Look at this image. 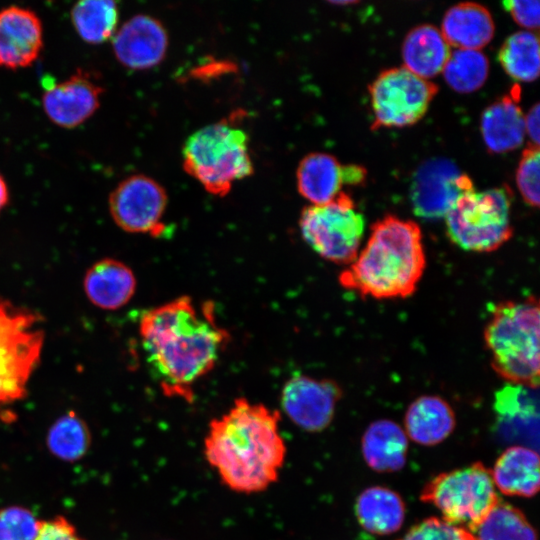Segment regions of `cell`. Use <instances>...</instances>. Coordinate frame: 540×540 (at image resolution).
Returning <instances> with one entry per match:
<instances>
[{
  "instance_id": "1",
  "label": "cell",
  "mask_w": 540,
  "mask_h": 540,
  "mask_svg": "<svg viewBox=\"0 0 540 540\" xmlns=\"http://www.w3.org/2000/svg\"><path fill=\"white\" fill-rule=\"evenodd\" d=\"M139 331L163 393L186 401L193 399V386L214 368L229 338L216 322L213 305L197 307L188 296L144 312Z\"/></svg>"
},
{
  "instance_id": "2",
  "label": "cell",
  "mask_w": 540,
  "mask_h": 540,
  "mask_svg": "<svg viewBox=\"0 0 540 540\" xmlns=\"http://www.w3.org/2000/svg\"><path fill=\"white\" fill-rule=\"evenodd\" d=\"M279 423L277 410L245 398L210 422L204 455L226 487L253 494L277 481L287 452Z\"/></svg>"
},
{
  "instance_id": "3",
  "label": "cell",
  "mask_w": 540,
  "mask_h": 540,
  "mask_svg": "<svg viewBox=\"0 0 540 540\" xmlns=\"http://www.w3.org/2000/svg\"><path fill=\"white\" fill-rule=\"evenodd\" d=\"M425 266L420 227L387 215L373 223L366 245L341 272L339 282L362 297L406 298L417 289Z\"/></svg>"
},
{
  "instance_id": "4",
  "label": "cell",
  "mask_w": 540,
  "mask_h": 540,
  "mask_svg": "<svg viewBox=\"0 0 540 540\" xmlns=\"http://www.w3.org/2000/svg\"><path fill=\"white\" fill-rule=\"evenodd\" d=\"M539 302L535 297L493 307L484 341L493 370L509 384H539Z\"/></svg>"
},
{
  "instance_id": "5",
  "label": "cell",
  "mask_w": 540,
  "mask_h": 540,
  "mask_svg": "<svg viewBox=\"0 0 540 540\" xmlns=\"http://www.w3.org/2000/svg\"><path fill=\"white\" fill-rule=\"evenodd\" d=\"M182 154L186 172L213 195H226L236 181L253 173L248 135L228 120L194 132Z\"/></svg>"
},
{
  "instance_id": "6",
  "label": "cell",
  "mask_w": 540,
  "mask_h": 540,
  "mask_svg": "<svg viewBox=\"0 0 540 540\" xmlns=\"http://www.w3.org/2000/svg\"><path fill=\"white\" fill-rule=\"evenodd\" d=\"M511 201L512 193L506 187L463 194L445 216L449 238L468 251L500 248L513 234Z\"/></svg>"
},
{
  "instance_id": "7",
  "label": "cell",
  "mask_w": 540,
  "mask_h": 540,
  "mask_svg": "<svg viewBox=\"0 0 540 540\" xmlns=\"http://www.w3.org/2000/svg\"><path fill=\"white\" fill-rule=\"evenodd\" d=\"M39 322L36 313L0 301V411L27 394L44 343Z\"/></svg>"
},
{
  "instance_id": "8",
  "label": "cell",
  "mask_w": 540,
  "mask_h": 540,
  "mask_svg": "<svg viewBox=\"0 0 540 540\" xmlns=\"http://www.w3.org/2000/svg\"><path fill=\"white\" fill-rule=\"evenodd\" d=\"M420 499L434 505L446 521L472 533L500 502L491 472L480 462L437 475Z\"/></svg>"
},
{
  "instance_id": "9",
  "label": "cell",
  "mask_w": 540,
  "mask_h": 540,
  "mask_svg": "<svg viewBox=\"0 0 540 540\" xmlns=\"http://www.w3.org/2000/svg\"><path fill=\"white\" fill-rule=\"evenodd\" d=\"M299 227L303 240L319 256L349 265L359 253L365 219L352 198L342 191L328 203L303 209Z\"/></svg>"
},
{
  "instance_id": "10",
  "label": "cell",
  "mask_w": 540,
  "mask_h": 540,
  "mask_svg": "<svg viewBox=\"0 0 540 540\" xmlns=\"http://www.w3.org/2000/svg\"><path fill=\"white\" fill-rule=\"evenodd\" d=\"M437 91L436 84L404 66L382 71L369 86L374 113L372 128L416 123L425 115Z\"/></svg>"
},
{
  "instance_id": "11",
  "label": "cell",
  "mask_w": 540,
  "mask_h": 540,
  "mask_svg": "<svg viewBox=\"0 0 540 540\" xmlns=\"http://www.w3.org/2000/svg\"><path fill=\"white\" fill-rule=\"evenodd\" d=\"M167 202V193L157 181L141 174L131 175L111 192L109 211L122 230L157 237L164 232L162 218Z\"/></svg>"
},
{
  "instance_id": "12",
  "label": "cell",
  "mask_w": 540,
  "mask_h": 540,
  "mask_svg": "<svg viewBox=\"0 0 540 540\" xmlns=\"http://www.w3.org/2000/svg\"><path fill=\"white\" fill-rule=\"evenodd\" d=\"M474 190L469 176L445 158L424 161L414 172L410 188L413 211L425 219L445 217L457 199Z\"/></svg>"
},
{
  "instance_id": "13",
  "label": "cell",
  "mask_w": 540,
  "mask_h": 540,
  "mask_svg": "<svg viewBox=\"0 0 540 540\" xmlns=\"http://www.w3.org/2000/svg\"><path fill=\"white\" fill-rule=\"evenodd\" d=\"M341 394L340 386L332 380L299 374L285 383L281 406L296 426L307 432H319L331 423Z\"/></svg>"
},
{
  "instance_id": "14",
  "label": "cell",
  "mask_w": 540,
  "mask_h": 540,
  "mask_svg": "<svg viewBox=\"0 0 540 540\" xmlns=\"http://www.w3.org/2000/svg\"><path fill=\"white\" fill-rule=\"evenodd\" d=\"M42 104L47 117L63 128H74L89 119L100 105L102 87L89 73L77 71L59 83L44 85Z\"/></svg>"
},
{
  "instance_id": "15",
  "label": "cell",
  "mask_w": 540,
  "mask_h": 540,
  "mask_svg": "<svg viewBox=\"0 0 540 540\" xmlns=\"http://www.w3.org/2000/svg\"><path fill=\"white\" fill-rule=\"evenodd\" d=\"M366 178L362 166L341 164L333 155L313 152L300 161L296 171L299 193L311 205H321L334 200L343 185H360Z\"/></svg>"
},
{
  "instance_id": "16",
  "label": "cell",
  "mask_w": 540,
  "mask_h": 540,
  "mask_svg": "<svg viewBox=\"0 0 540 540\" xmlns=\"http://www.w3.org/2000/svg\"><path fill=\"white\" fill-rule=\"evenodd\" d=\"M112 47L122 65L145 70L163 60L168 48V35L160 21L140 14L128 19L116 30Z\"/></svg>"
},
{
  "instance_id": "17",
  "label": "cell",
  "mask_w": 540,
  "mask_h": 540,
  "mask_svg": "<svg viewBox=\"0 0 540 540\" xmlns=\"http://www.w3.org/2000/svg\"><path fill=\"white\" fill-rule=\"evenodd\" d=\"M42 46V23L35 12L14 5L0 10V66L27 67L37 59Z\"/></svg>"
},
{
  "instance_id": "18",
  "label": "cell",
  "mask_w": 540,
  "mask_h": 540,
  "mask_svg": "<svg viewBox=\"0 0 540 540\" xmlns=\"http://www.w3.org/2000/svg\"><path fill=\"white\" fill-rule=\"evenodd\" d=\"M520 87L489 105L482 113L480 128L488 151L504 153L518 148L525 137L524 114L519 107Z\"/></svg>"
},
{
  "instance_id": "19",
  "label": "cell",
  "mask_w": 540,
  "mask_h": 540,
  "mask_svg": "<svg viewBox=\"0 0 540 540\" xmlns=\"http://www.w3.org/2000/svg\"><path fill=\"white\" fill-rule=\"evenodd\" d=\"M89 301L104 310H116L126 305L136 290V278L123 262L105 258L94 263L83 281Z\"/></svg>"
},
{
  "instance_id": "20",
  "label": "cell",
  "mask_w": 540,
  "mask_h": 540,
  "mask_svg": "<svg viewBox=\"0 0 540 540\" xmlns=\"http://www.w3.org/2000/svg\"><path fill=\"white\" fill-rule=\"evenodd\" d=\"M494 30L492 15L486 7L462 2L446 11L440 31L449 45L480 50L492 39Z\"/></svg>"
},
{
  "instance_id": "21",
  "label": "cell",
  "mask_w": 540,
  "mask_h": 540,
  "mask_svg": "<svg viewBox=\"0 0 540 540\" xmlns=\"http://www.w3.org/2000/svg\"><path fill=\"white\" fill-rule=\"evenodd\" d=\"M490 472L495 488L505 495L532 497L539 489V457L530 448L506 449Z\"/></svg>"
},
{
  "instance_id": "22",
  "label": "cell",
  "mask_w": 540,
  "mask_h": 540,
  "mask_svg": "<svg viewBox=\"0 0 540 540\" xmlns=\"http://www.w3.org/2000/svg\"><path fill=\"white\" fill-rule=\"evenodd\" d=\"M406 435L421 445H435L455 427V414L441 397L424 395L413 401L405 413Z\"/></svg>"
},
{
  "instance_id": "23",
  "label": "cell",
  "mask_w": 540,
  "mask_h": 540,
  "mask_svg": "<svg viewBox=\"0 0 540 540\" xmlns=\"http://www.w3.org/2000/svg\"><path fill=\"white\" fill-rule=\"evenodd\" d=\"M450 53V45L441 31L431 24L410 30L402 46L404 67L423 79L440 73Z\"/></svg>"
},
{
  "instance_id": "24",
  "label": "cell",
  "mask_w": 540,
  "mask_h": 540,
  "mask_svg": "<svg viewBox=\"0 0 540 540\" xmlns=\"http://www.w3.org/2000/svg\"><path fill=\"white\" fill-rule=\"evenodd\" d=\"M407 448L405 431L387 419L371 423L362 438L364 460L377 472L400 470L406 462Z\"/></svg>"
},
{
  "instance_id": "25",
  "label": "cell",
  "mask_w": 540,
  "mask_h": 540,
  "mask_svg": "<svg viewBox=\"0 0 540 540\" xmlns=\"http://www.w3.org/2000/svg\"><path fill=\"white\" fill-rule=\"evenodd\" d=\"M355 512L363 529L372 534L387 535L402 526L405 505L395 491L376 486L365 489L358 496Z\"/></svg>"
},
{
  "instance_id": "26",
  "label": "cell",
  "mask_w": 540,
  "mask_h": 540,
  "mask_svg": "<svg viewBox=\"0 0 540 540\" xmlns=\"http://www.w3.org/2000/svg\"><path fill=\"white\" fill-rule=\"evenodd\" d=\"M91 441L87 423L74 410L58 417L46 435L48 451L65 462H75L83 458L91 447Z\"/></svg>"
},
{
  "instance_id": "27",
  "label": "cell",
  "mask_w": 540,
  "mask_h": 540,
  "mask_svg": "<svg viewBox=\"0 0 540 540\" xmlns=\"http://www.w3.org/2000/svg\"><path fill=\"white\" fill-rule=\"evenodd\" d=\"M118 18L117 4L111 0H83L71 10L76 32L90 44H100L113 37Z\"/></svg>"
},
{
  "instance_id": "28",
  "label": "cell",
  "mask_w": 540,
  "mask_h": 540,
  "mask_svg": "<svg viewBox=\"0 0 540 540\" xmlns=\"http://www.w3.org/2000/svg\"><path fill=\"white\" fill-rule=\"evenodd\" d=\"M506 73L523 82L534 81L539 74V39L536 33L522 30L511 34L499 51Z\"/></svg>"
},
{
  "instance_id": "29",
  "label": "cell",
  "mask_w": 540,
  "mask_h": 540,
  "mask_svg": "<svg viewBox=\"0 0 540 540\" xmlns=\"http://www.w3.org/2000/svg\"><path fill=\"white\" fill-rule=\"evenodd\" d=\"M442 71L447 84L453 90L470 93L485 83L489 62L480 50L456 48L451 51Z\"/></svg>"
},
{
  "instance_id": "30",
  "label": "cell",
  "mask_w": 540,
  "mask_h": 540,
  "mask_svg": "<svg viewBox=\"0 0 540 540\" xmlns=\"http://www.w3.org/2000/svg\"><path fill=\"white\" fill-rule=\"evenodd\" d=\"M476 540H537L525 515L516 507L499 502L474 531Z\"/></svg>"
},
{
  "instance_id": "31",
  "label": "cell",
  "mask_w": 540,
  "mask_h": 540,
  "mask_svg": "<svg viewBox=\"0 0 540 540\" xmlns=\"http://www.w3.org/2000/svg\"><path fill=\"white\" fill-rule=\"evenodd\" d=\"M41 521L27 507H3L0 509V540H35Z\"/></svg>"
},
{
  "instance_id": "32",
  "label": "cell",
  "mask_w": 540,
  "mask_h": 540,
  "mask_svg": "<svg viewBox=\"0 0 540 540\" xmlns=\"http://www.w3.org/2000/svg\"><path fill=\"white\" fill-rule=\"evenodd\" d=\"M539 147L529 144L523 151L516 171V182L523 200L539 206Z\"/></svg>"
},
{
  "instance_id": "33",
  "label": "cell",
  "mask_w": 540,
  "mask_h": 540,
  "mask_svg": "<svg viewBox=\"0 0 540 540\" xmlns=\"http://www.w3.org/2000/svg\"><path fill=\"white\" fill-rule=\"evenodd\" d=\"M399 540H476L469 530L443 518L430 517L412 526Z\"/></svg>"
},
{
  "instance_id": "34",
  "label": "cell",
  "mask_w": 540,
  "mask_h": 540,
  "mask_svg": "<svg viewBox=\"0 0 540 540\" xmlns=\"http://www.w3.org/2000/svg\"><path fill=\"white\" fill-rule=\"evenodd\" d=\"M35 540H85L64 516L42 520Z\"/></svg>"
},
{
  "instance_id": "35",
  "label": "cell",
  "mask_w": 540,
  "mask_h": 540,
  "mask_svg": "<svg viewBox=\"0 0 540 540\" xmlns=\"http://www.w3.org/2000/svg\"><path fill=\"white\" fill-rule=\"evenodd\" d=\"M502 4L520 26L528 29V31L538 29L540 17L539 1L505 0Z\"/></svg>"
},
{
  "instance_id": "36",
  "label": "cell",
  "mask_w": 540,
  "mask_h": 540,
  "mask_svg": "<svg viewBox=\"0 0 540 540\" xmlns=\"http://www.w3.org/2000/svg\"><path fill=\"white\" fill-rule=\"evenodd\" d=\"M539 103L532 106L526 115H524L525 134L531 140V144L539 145Z\"/></svg>"
},
{
  "instance_id": "37",
  "label": "cell",
  "mask_w": 540,
  "mask_h": 540,
  "mask_svg": "<svg viewBox=\"0 0 540 540\" xmlns=\"http://www.w3.org/2000/svg\"><path fill=\"white\" fill-rule=\"evenodd\" d=\"M9 201V190L5 179L0 174V212L4 209Z\"/></svg>"
}]
</instances>
